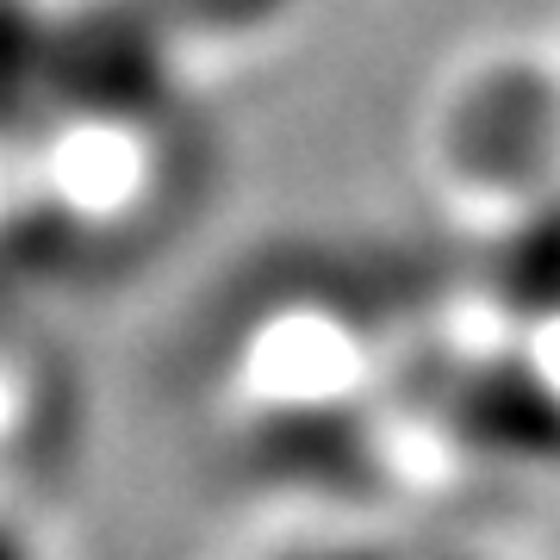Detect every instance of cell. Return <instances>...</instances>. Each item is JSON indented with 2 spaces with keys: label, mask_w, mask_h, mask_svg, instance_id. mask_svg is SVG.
<instances>
[{
  "label": "cell",
  "mask_w": 560,
  "mask_h": 560,
  "mask_svg": "<svg viewBox=\"0 0 560 560\" xmlns=\"http://www.w3.org/2000/svg\"><path fill=\"white\" fill-rule=\"evenodd\" d=\"M180 32L150 0H69L50 25V119L131 125L175 94Z\"/></svg>",
  "instance_id": "cell-1"
},
{
  "label": "cell",
  "mask_w": 560,
  "mask_h": 560,
  "mask_svg": "<svg viewBox=\"0 0 560 560\" xmlns=\"http://www.w3.org/2000/svg\"><path fill=\"white\" fill-rule=\"evenodd\" d=\"M448 150L486 187H541L560 168V81L529 62L486 69L448 113Z\"/></svg>",
  "instance_id": "cell-2"
},
{
  "label": "cell",
  "mask_w": 560,
  "mask_h": 560,
  "mask_svg": "<svg viewBox=\"0 0 560 560\" xmlns=\"http://www.w3.org/2000/svg\"><path fill=\"white\" fill-rule=\"evenodd\" d=\"M50 25L44 0H0V138L50 119Z\"/></svg>",
  "instance_id": "cell-3"
},
{
  "label": "cell",
  "mask_w": 560,
  "mask_h": 560,
  "mask_svg": "<svg viewBox=\"0 0 560 560\" xmlns=\"http://www.w3.org/2000/svg\"><path fill=\"white\" fill-rule=\"evenodd\" d=\"M180 38H249L293 7V0H150Z\"/></svg>",
  "instance_id": "cell-4"
},
{
  "label": "cell",
  "mask_w": 560,
  "mask_h": 560,
  "mask_svg": "<svg viewBox=\"0 0 560 560\" xmlns=\"http://www.w3.org/2000/svg\"><path fill=\"white\" fill-rule=\"evenodd\" d=\"M0 560H50V555H44V541L32 536L20 517H7V511H0Z\"/></svg>",
  "instance_id": "cell-5"
},
{
  "label": "cell",
  "mask_w": 560,
  "mask_h": 560,
  "mask_svg": "<svg viewBox=\"0 0 560 560\" xmlns=\"http://www.w3.org/2000/svg\"><path fill=\"white\" fill-rule=\"evenodd\" d=\"M280 560H381L374 548H355V541H318V548H293Z\"/></svg>",
  "instance_id": "cell-6"
}]
</instances>
